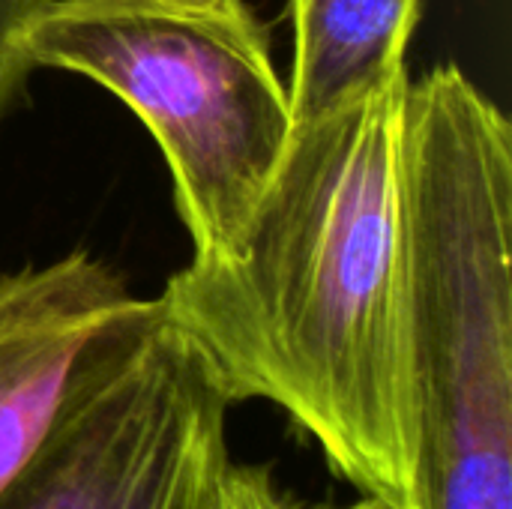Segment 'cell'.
I'll return each mask as SVG.
<instances>
[{
	"mask_svg": "<svg viewBox=\"0 0 512 509\" xmlns=\"http://www.w3.org/2000/svg\"><path fill=\"white\" fill-rule=\"evenodd\" d=\"M213 366L153 297L75 381L0 509H216L234 465Z\"/></svg>",
	"mask_w": 512,
	"mask_h": 509,
	"instance_id": "4",
	"label": "cell"
},
{
	"mask_svg": "<svg viewBox=\"0 0 512 509\" xmlns=\"http://www.w3.org/2000/svg\"><path fill=\"white\" fill-rule=\"evenodd\" d=\"M147 303L87 249L0 273V495L51 435L99 345Z\"/></svg>",
	"mask_w": 512,
	"mask_h": 509,
	"instance_id": "5",
	"label": "cell"
},
{
	"mask_svg": "<svg viewBox=\"0 0 512 509\" xmlns=\"http://www.w3.org/2000/svg\"><path fill=\"white\" fill-rule=\"evenodd\" d=\"M48 0H0V126L21 102L36 69L27 54V30Z\"/></svg>",
	"mask_w": 512,
	"mask_h": 509,
	"instance_id": "7",
	"label": "cell"
},
{
	"mask_svg": "<svg viewBox=\"0 0 512 509\" xmlns=\"http://www.w3.org/2000/svg\"><path fill=\"white\" fill-rule=\"evenodd\" d=\"M27 54L96 81L147 126L198 261L237 249L294 129L246 0H48Z\"/></svg>",
	"mask_w": 512,
	"mask_h": 509,
	"instance_id": "2",
	"label": "cell"
},
{
	"mask_svg": "<svg viewBox=\"0 0 512 509\" xmlns=\"http://www.w3.org/2000/svg\"><path fill=\"white\" fill-rule=\"evenodd\" d=\"M339 509H390L384 501H378V498H360L357 504H348V507H339Z\"/></svg>",
	"mask_w": 512,
	"mask_h": 509,
	"instance_id": "9",
	"label": "cell"
},
{
	"mask_svg": "<svg viewBox=\"0 0 512 509\" xmlns=\"http://www.w3.org/2000/svg\"><path fill=\"white\" fill-rule=\"evenodd\" d=\"M512 171L438 150L402 177L414 509H512Z\"/></svg>",
	"mask_w": 512,
	"mask_h": 509,
	"instance_id": "3",
	"label": "cell"
},
{
	"mask_svg": "<svg viewBox=\"0 0 512 509\" xmlns=\"http://www.w3.org/2000/svg\"><path fill=\"white\" fill-rule=\"evenodd\" d=\"M216 509H294V504L279 489L270 468L234 462L225 477Z\"/></svg>",
	"mask_w": 512,
	"mask_h": 509,
	"instance_id": "8",
	"label": "cell"
},
{
	"mask_svg": "<svg viewBox=\"0 0 512 509\" xmlns=\"http://www.w3.org/2000/svg\"><path fill=\"white\" fill-rule=\"evenodd\" d=\"M423 0H288L285 81L294 126L327 117L405 72Z\"/></svg>",
	"mask_w": 512,
	"mask_h": 509,
	"instance_id": "6",
	"label": "cell"
},
{
	"mask_svg": "<svg viewBox=\"0 0 512 509\" xmlns=\"http://www.w3.org/2000/svg\"><path fill=\"white\" fill-rule=\"evenodd\" d=\"M408 72L294 126L237 249L156 297L231 405L282 408L360 495L414 509L417 393L402 267Z\"/></svg>",
	"mask_w": 512,
	"mask_h": 509,
	"instance_id": "1",
	"label": "cell"
}]
</instances>
